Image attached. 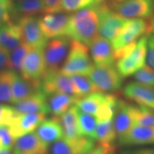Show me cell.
<instances>
[{
	"label": "cell",
	"mask_w": 154,
	"mask_h": 154,
	"mask_svg": "<svg viewBox=\"0 0 154 154\" xmlns=\"http://www.w3.org/2000/svg\"><path fill=\"white\" fill-rule=\"evenodd\" d=\"M66 36L90 46L99 36V15L96 7L75 11L71 15Z\"/></svg>",
	"instance_id": "6da1fadb"
},
{
	"label": "cell",
	"mask_w": 154,
	"mask_h": 154,
	"mask_svg": "<svg viewBox=\"0 0 154 154\" xmlns=\"http://www.w3.org/2000/svg\"><path fill=\"white\" fill-rule=\"evenodd\" d=\"M88 47L82 42L72 39L68 55L60 72L69 76L74 74L88 76L94 66Z\"/></svg>",
	"instance_id": "7a4b0ae2"
},
{
	"label": "cell",
	"mask_w": 154,
	"mask_h": 154,
	"mask_svg": "<svg viewBox=\"0 0 154 154\" xmlns=\"http://www.w3.org/2000/svg\"><path fill=\"white\" fill-rule=\"evenodd\" d=\"M149 34L141 36L129 53L117 60L116 68L123 78L134 76L146 64Z\"/></svg>",
	"instance_id": "3957f363"
},
{
	"label": "cell",
	"mask_w": 154,
	"mask_h": 154,
	"mask_svg": "<svg viewBox=\"0 0 154 154\" xmlns=\"http://www.w3.org/2000/svg\"><path fill=\"white\" fill-rule=\"evenodd\" d=\"M99 15V34L111 42L124 29L129 19L109 9L104 3L96 6Z\"/></svg>",
	"instance_id": "277c9868"
},
{
	"label": "cell",
	"mask_w": 154,
	"mask_h": 154,
	"mask_svg": "<svg viewBox=\"0 0 154 154\" xmlns=\"http://www.w3.org/2000/svg\"><path fill=\"white\" fill-rule=\"evenodd\" d=\"M88 76L98 91L103 93H112L119 91L124 84V78L119 74L115 65H94Z\"/></svg>",
	"instance_id": "5b68a950"
},
{
	"label": "cell",
	"mask_w": 154,
	"mask_h": 154,
	"mask_svg": "<svg viewBox=\"0 0 154 154\" xmlns=\"http://www.w3.org/2000/svg\"><path fill=\"white\" fill-rule=\"evenodd\" d=\"M42 90L49 96L55 93H63L80 98L70 76L62 74L60 70L47 71L41 79Z\"/></svg>",
	"instance_id": "8992f818"
},
{
	"label": "cell",
	"mask_w": 154,
	"mask_h": 154,
	"mask_svg": "<svg viewBox=\"0 0 154 154\" xmlns=\"http://www.w3.org/2000/svg\"><path fill=\"white\" fill-rule=\"evenodd\" d=\"M72 38L67 36L54 38L48 42L44 49L47 71L59 70L61 63L68 55Z\"/></svg>",
	"instance_id": "52a82bcc"
},
{
	"label": "cell",
	"mask_w": 154,
	"mask_h": 154,
	"mask_svg": "<svg viewBox=\"0 0 154 154\" xmlns=\"http://www.w3.org/2000/svg\"><path fill=\"white\" fill-rule=\"evenodd\" d=\"M18 24L22 31L23 42L30 47L44 49L48 38L42 32L39 19L36 16L22 17L19 18Z\"/></svg>",
	"instance_id": "ba28073f"
},
{
	"label": "cell",
	"mask_w": 154,
	"mask_h": 154,
	"mask_svg": "<svg viewBox=\"0 0 154 154\" xmlns=\"http://www.w3.org/2000/svg\"><path fill=\"white\" fill-rule=\"evenodd\" d=\"M151 32V28L142 19L128 20L120 34L111 42L114 51L136 42L145 34Z\"/></svg>",
	"instance_id": "9c48e42d"
},
{
	"label": "cell",
	"mask_w": 154,
	"mask_h": 154,
	"mask_svg": "<svg viewBox=\"0 0 154 154\" xmlns=\"http://www.w3.org/2000/svg\"><path fill=\"white\" fill-rule=\"evenodd\" d=\"M114 6L115 11L126 19L148 18L154 13V0H124Z\"/></svg>",
	"instance_id": "30bf717a"
},
{
	"label": "cell",
	"mask_w": 154,
	"mask_h": 154,
	"mask_svg": "<svg viewBox=\"0 0 154 154\" xmlns=\"http://www.w3.org/2000/svg\"><path fill=\"white\" fill-rule=\"evenodd\" d=\"M46 72L44 49L31 47L23 62L22 76L28 79H42Z\"/></svg>",
	"instance_id": "8fae6325"
},
{
	"label": "cell",
	"mask_w": 154,
	"mask_h": 154,
	"mask_svg": "<svg viewBox=\"0 0 154 154\" xmlns=\"http://www.w3.org/2000/svg\"><path fill=\"white\" fill-rule=\"evenodd\" d=\"M71 15L64 11L46 14L39 19V24L47 38L66 36V31Z\"/></svg>",
	"instance_id": "7c38bea8"
},
{
	"label": "cell",
	"mask_w": 154,
	"mask_h": 154,
	"mask_svg": "<svg viewBox=\"0 0 154 154\" xmlns=\"http://www.w3.org/2000/svg\"><path fill=\"white\" fill-rule=\"evenodd\" d=\"M46 115L44 113H19L8 126L9 131L16 140L20 136L36 130L46 119Z\"/></svg>",
	"instance_id": "4fadbf2b"
},
{
	"label": "cell",
	"mask_w": 154,
	"mask_h": 154,
	"mask_svg": "<svg viewBox=\"0 0 154 154\" xmlns=\"http://www.w3.org/2000/svg\"><path fill=\"white\" fill-rule=\"evenodd\" d=\"M95 147L94 140L79 136L73 140H57L51 147V154H88Z\"/></svg>",
	"instance_id": "5bb4252c"
},
{
	"label": "cell",
	"mask_w": 154,
	"mask_h": 154,
	"mask_svg": "<svg viewBox=\"0 0 154 154\" xmlns=\"http://www.w3.org/2000/svg\"><path fill=\"white\" fill-rule=\"evenodd\" d=\"M122 146L154 145V127L134 125L124 134L118 136Z\"/></svg>",
	"instance_id": "9a60e30c"
},
{
	"label": "cell",
	"mask_w": 154,
	"mask_h": 154,
	"mask_svg": "<svg viewBox=\"0 0 154 154\" xmlns=\"http://www.w3.org/2000/svg\"><path fill=\"white\" fill-rule=\"evenodd\" d=\"M89 47L90 55L96 66L115 65V52L110 41L98 36Z\"/></svg>",
	"instance_id": "2e32d148"
},
{
	"label": "cell",
	"mask_w": 154,
	"mask_h": 154,
	"mask_svg": "<svg viewBox=\"0 0 154 154\" xmlns=\"http://www.w3.org/2000/svg\"><path fill=\"white\" fill-rule=\"evenodd\" d=\"M48 148L49 145L33 131L15 140L13 154H48Z\"/></svg>",
	"instance_id": "e0dca14e"
},
{
	"label": "cell",
	"mask_w": 154,
	"mask_h": 154,
	"mask_svg": "<svg viewBox=\"0 0 154 154\" xmlns=\"http://www.w3.org/2000/svg\"><path fill=\"white\" fill-rule=\"evenodd\" d=\"M124 94L127 99L138 105L154 110V88L132 82L125 86Z\"/></svg>",
	"instance_id": "ac0fdd59"
},
{
	"label": "cell",
	"mask_w": 154,
	"mask_h": 154,
	"mask_svg": "<svg viewBox=\"0 0 154 154\" xmlns=\"http://www.w3.org/2000/svg\"><path fill=\"white\" fill-rule=\"evenodd\" d=\"M41 90V79H28L16 72L13 79L11 103H18Z\"/></svg>",
	"instance_id": "d6986e66"
},
{
	"label": "cell",
	"mask_w": 154,
	"mask_h": 154,
	"mask_svg": "<svg viewBox=\"0 0 154 154\" xmlns=\"http://www.w3.org/2000/svg\"><path fill=\"white\" fill-rule=\"evenodd\" d=\"M134 105L119 99L113 116V126L117 137L124 134L134 125Z\"/></svg>",
	"instance_id": "ffe728a7"
},
{
	"label": "cell",
	"mask_w": 154,
	"mask_h": 154,
	"mask_svg": "<svg viewBox=\"0 0 154 154\" xmlns=\"http://www.w3.org/2000/svg\"><path fill=\"white\" fill-rule=\"evenodd\" d=\"M17 112L24 113H49L47 105V96L41 90L29 96L22 101L14 103Z\"/></svg>",
	"instance_id": "44dd1931"
},
{
	"label": "cell",
	"mask_w": 154,
	"mask_h": 154,
	"mask_svg": "<svg viewBox=\"0 0 154 154\" xmlns=\"http://www.w3.org/2000/svg\"><path fill=\"white\" fill-rule=\"evenodd\" d=\"M36 134L40 139L49 145L63 138V133L59 117L44 120L36 129Z\"/></svg>",
	"instance_id": "7402d4cb"
},
{
	"label": "cell",
	"mask_w": 154,
	"mask_h": 154,
	"mask_svg": "<svg viewBox=\"0 0 154 154\" xmlns=\"http://www.w3.org/2000/svg\"><path fill=\"white\" fill-rule=\"evenodd\" d=\"M22 42V31L19 24L11 22L0 27V47L10 51Z\"/></svg>",
	"instance_id": "603a6c76"
},
{
	"label": "cell",
	"mask_w": 154,
	"mask_h": 154,
	"mask_svg": "<svg viewBox=\"0 0 154 154\" xmlns=\"http://www.w3.org/2000/svg\"><path fill=\"white\" fill-rule=\"evenodd\" d=\"M59 121L62 127L64 139L73 140L82 136L79 126L78 108L76 105L60 116Z\"/></svg>",
	"instance_id": "cb8c5ba5"
},
{
	"label": "cell",
	"mask_w": 154,
	"mask_h": 154,
	"mask_svg": "<svg viewBox=\"0 0 154 154\" xmlns=\"http://www.w3.org/2000/svg\"><path fill=\"white\" fill-rule=\"evenodd\" d=\"M79 97L63 93H55L47 96L49 113L53 116L59 117L75 105Z\"/></svg>",
	"instance_id": "d4e9b609"
},
{
	"label": "cell",
	"mask_w": 154,
	"mask_h": 154,
	"mask_svg": "<svg viewBox=\"0 0 154 154\" xmlns=\"http://www.w3.org/2000/svg\"><path fill=\"white\" fill-rule=\"evenodd\" d=\"M44 13L42 0H15L13 1V17L36 16Z\"/></svg>",
	"instance_id": "484cf974"
},
{
	"label": "cell",
	"mask_w": 154,
	"mask_h": 154,
	"mask_svg": "<svg viewBox=\"0 0 154 154\" xmlns=\"http://www.w3.org/2000/svg\"><path fill=\"white\" fill-rule=\"evenodd\" d=\"M106 93L97 91L80 97L75 103L79 110L95 116L98 110L106 99Z\"/></svg>",
	"instance_id": "4316f807"
},
{
	"label": "cell",
	"mask_w": 154,
	"mask_h": 154,
	"mask_svg": "<svg viewBox=\"0 0 154 154\" xmlns=\"http://www.w3.org/2000/svg\"><path fill=\"white\" fill-rule=\"evenodd\" d=\"M117 134L116 133L113 119L97 121L95 140L99 143L113 146Z\"/></svg>",
	"instance_id": "83f0119b"
},
{
	"label": "cell",
	"mask_w": 154,
	"mask_h": 154,
	"mask_svg": "<svg viewBox=\"0 0 154 154\" xmlns=\"http://www.w3.org/2000/svg\"><path fill=\"white\" fill-rule=\"evenodd\" d=\"M78 121L81 135L95 140L97 120L94 116L78 109Z\"/></svg>",
	"instance_id": "f1b7e54d"
},
{
	"label": "cell",
	"mask_w": 154,
	"mask_h": 154,
	"mask_svg": "<svg viewBox=\"0 0 154 154\" xmlns=\"http://www.w3.org/2000/svg\"><path fill=\"white\" fill-rule=\"evenodd\" d=\"M30 48L29 46L22 42L18 47L9 51L7 69L17 73H21L24 58Z\"/></svg>",
	"instance_id": "f546056e"
},
{
	"label": "cell",
	"mask_w": 154,
	"mask_h": 154,
	"mask_svg": "<svg viewBox=\"0 0 154 154\" xmlns=\"http://www.w3.org/2000/svg\"><path fill=\"white\" fill-rule=\"evenodd\" d=\"M15 73L9 69L0 73V103H11L12 83Z\"/></svg>",
	"instance_id": "4dcf8cb0"
},
{
	"label": "cell",
	"mask_w": 154,
	"mask_h": 154,
	"mask_svg": "<svg viewBox=\"0 0 154 154\" xmlns=\"http://www.w3.org/2000/svg\"><path fill=\"white\" fill-rule=\"evenodd\" d=\"M70 78L79 94L80 97L99 91L89 77L86 75L74 74L70 76Z\"/></svg>",
	"instance_id": "1f68e13d"
},
{
	"label": "cell",
	"mask_w": 154,
	"mask_h": 154,
	"mask_svg": "<svg viewBox=\"0 0 154 154\" xmlns=\"http://www.w3.org/2000/svg\"><path fill=\"white\" fill-rule=\"evenodd\" d=\"M134 125L154 127V110L139 105H134Z\"/></svg>",
	"instance_id": "d6a6232c"
},
{
	"label": "cell",
	"mask_w": 154,
	"mask_h": 154,
	"mask_svg": "<svg viewBox=\"0 0 154 154\" xmlns=\"http://www.w3.org/2000/svg\"><path fill=\"white\" fill-rule=\"evenodd\" d=\"M104 0H62V11L64 12H72L84 8L96 7L103 2Z\"/></svg>",
	"instance_id": "836d02e7"
},
{
	"label": "cell",
	"mask_w": 154,
	"mask_h": 154,
	"mask_svg": "<svg viewBox=\"0 0 154 154\" xmlns=\"http://www.w3.org/2000/svg\"><path fill=\"white\" fill-rule=\"evenodd\" d=\"M134 77L136 82L154 88V69L149 65H144L135 73Z\"/></svg>",
	"instance_id": "e575fe53"
},
{
	"label": "cell",
	"mask_w": 154,
	"mask_h": 154,
	"mask_svg": "<svg viewBox=\"0 0 154 154\" xmlns=\"http://www.w3.org/2000/svg\"><path fill=\"white\" fill-rule=\"evenodd\" d=\"M19 112L14 107L0 104V126H9L14 120Z\"/></svg>",
	"instance_id": "d590c367"
},
{
	"label": "cell",
	"mask_w": 154,
	"mask_h": 154,
	"mask_svg": "<svg viewBox=\"0 0 154 154\" xmlns=\"http://www.w3.org/2000/svg\"><path fill=\"white\" fill-rule=\"evenodd\" d=\"M13 0H0V27L11 22Z\"/></svg>",
	"instance_id": "8d00e7d4"
},
{
	"label": "cell",
	"mask_w": 154,
	"mask_h": 154,
	"mask_svg": "<svg viewBox=\"0 0 154 154\" xmlns=\"http://www.w3.org/2000/svg\"><path fill=\"white\" fill-rule=\"evenodd\" d=\"M15 139L9 131L8 126H0V151L11 149L14 146Z\"/></svg>",
	"instance_id": "74e56055"
},
{
	"label": "cell",
	"mask_w": 154,
	"mask_h": 154,
	"mask_svg": "<svg viewBox=\"0 0 154 154\" xmlns=\"http://www.w3.org/2000/svg\"><path fill=\"white\" fill-rule=\"evenodd\" d=\"M44 4V13L62 12V0H42Z\"/></svg>",
	"instance_id": "f35d334b"
},
{
	"label": "cell",
	"mask_w": 154,
	"mask_h": 154,
	"mask_svg": "<svg viewBox=\"0 0 154 154\" xmlns=\"http://www.w3.org/2000/svg\"><path fill=\"white\" fill-rule=\"evenodd\" d=\"M146 60L149 63V66L154 69V33H150L149 34Z\"/></svg>",
	"instance_id": "ab89813d"
},
{
	"label": "cell",
	"mask_w": 154,
	"mask_h": 154,
	"mask_svg": "<svg viewBox=\"0 0 154 154\" xmlns=\"http://www.w3.org/2000/svg\"><path fill=\"white\" fill-rule=\"evenodd\" d=\"M113 146L99 143V145L94 147L88 154H113Z\"/></svg>",
	"instance_id": "60d3db41"
},
{
	"label": "cell",
	"mask_w": 154,
	"mask_h": 154,
	"mask_svg": "<svg viewBox=\"0 0 154 154\" xmlns=\"http://www.w3.org/2000/svg\"><path fill=\"white\" fill-rule=\"evenodd\" d=\"M121 154H154V146L141 149H126L121 151Z\"/></svg>",
	"instance_id": "b9f144b4"
},
{
	"label": "cell",
	"mask_w": 154,
	"mask_h": 154,
	"mask_svg": "<svg viewBox=\"0 0 154 154\" xmlns=\"http://www.w3.org/2000/svg\"><path fill=\"white\" fill-rule=\"evenodd\" d=\"M9 57L8 50L0 47V73L5 70V67H7Z\"/></svg>",
	"instance_id": "7bdbcfd3"
},
{
	"label": "cell",
	"mask_w": 154,
	"mask_h": 154,
	"mask_svg": "<svg viewBox=\"0 0 154 154\" xmlns=\"http://www.w3.org/2000/svg\"><path fill=\"white\" fill-rule=\"evenodd\" d=\"M0 154H13L11 149H5L0 151Z\"/></svg>",
	"instance_id": "ee69618b"
},
{
	"label": "cell",
	"mask_w": 154,
	"mask_h": 154,
	"mask_svg": "<svg viewBox=\"0 0 154 154\" xmlns=\"http://www.w3.org/2000/svg\"><path fill=\"white\" fill-rule=\"evenodd\" d=\"M150 28H151V31L153 32V33H154V17L152 19L151 22V24H150Z\"/></svg>",
	"instance_id": "f6af8a7d"
},
{
	"label": "cell",
	"mask_w": 154,
	"mask_h": 154,
	"mask_svg": "<svg viewBox=\"0 0 154 154\" xmlns=\"http://www.w3.org/2000/svg\"><path fill=\"white\" fill-rule=\"evenodd\" d=\"M116 1H117V2H122V1H124V0H116Z\"/></svg>",
	"instance_id": "bcb514c9"
}]
</instances>
